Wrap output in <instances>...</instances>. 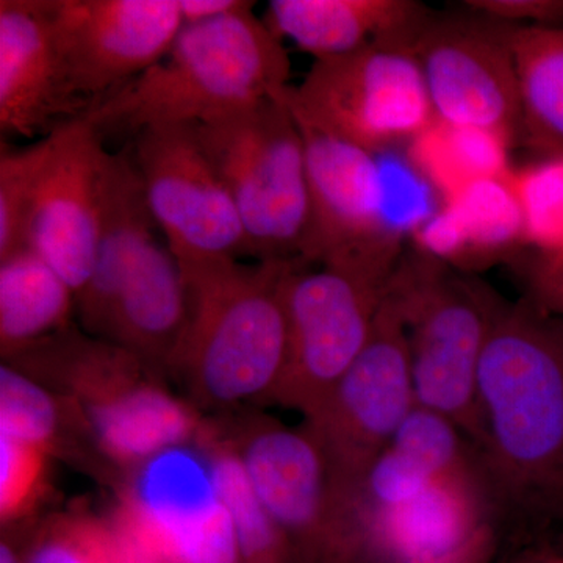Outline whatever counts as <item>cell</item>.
I'll list each match as a JSON object with an SVG mask.
<instances>
[{
    "label": "cell",
    "mask_w": 563,
    "mask_h": 563,
    "mask_svg": "<svg viewBox=\"0 0 563 563\" xmlns=\"http://www.w3.org/2000/svg\"><path fill=\"white\" fill-rule=\"evenodd\" d=\"M563 288V252L551 257H537L529 272V295L537 292L562 290Z\"/></svg>",
    "instance_id": "obj_35"
},
{
    "label": "cell",
    "mask_w": 563,
    "mask_h": 563,
    "mask_svg": "<svg viewBox=\"0 0 563 563\" xmlns=\"http://www.w3.org/2000/svg\"><path fill=\"white\" fill-rule=\"evenodd\" d=\"M132 155L155 225L180 265L250 255L239 211L195 125L141 129Z\"/></svg>",
    "instance_id": "obj_12"
},
{
    "label": "cell",
    "mask_w": 563,
    "mask_h": 563,
    "mask_svg": "<svg viewBox=\"0 0 563 563\" xmlns=\"http://www.w3.org/2000/svg\"><path fill=\"white\" fill-rule=\"evenodd\" d=\"M62 128V125H60ZM60 128L20 151L0 157V258L25 247L29 218L46 176Z\"/></svg>",
    "instance_id": "obj_29"
},
{
    "label": "cell",
    "mask_w": 563,
    "mask_h": 563,
    "mask_svg": "<svg viewBox=\"0 0 563 563\" xmlns=\"http://www.w3.org/2000/svg\"><path fill=\"white\" fill-rule=\"evenodd\" d=\"M510 173L470 185L421 218L412 229L418 254L473 268L525 246L523 217Z\"/></svg>",
    "instance_id": "obj_21"
},
{
    "label": "cell",
    "mask_w": 563,
    "mask_h": 563,
    "mask_svg": "<svg viewBox=\"0 0 563 563\" xmlns=\"http://www.w3.org/2000/svg\"><path fill=\"white\" fill-rule=\"evenodd\" d=\"M296 120L306 144L310 196L301 261L309 265L401 261V236L388 221L377 155Z\"/></svg>",
    "instance_id": "obj_14"
},
{
    "label": "cell",
    "mask_w": 563,
    "mask_h": 563,
    "mask_svg": "<svg viewBox=\"0 0 563 563\" xmlns=\"http://www.w3.org/2000/svg\"><path fill=\"white\" fill-rule=\"evenodd\" d=\"M77 95L91 110L168 54L184 29L179 0H47Z\"/></svg>",
    "instance_id": "obj_15"
},
{
    "label": "cell",
    "mask_w": 563,
    "mask_h": 563,
    "mask_svg": "<svg viewBox=\"0 0 563 563\" xmlns=\"http://www.w3.org/2000/svg\"><path fill=\"white\" fill-rule=\"evenodd\" d=\"M518 87L520 140L539 155L563 154V25L509 27Z\"/></svg>",
    "instance_id": "obj_24"
},
{
    "label": "cell",
    "mask_w": 563,
    "mask_h": 563,
    "mask_svg": "<svg viewBox=\"0 0 563 563\" xmlns=\"http://www.w3.org/2000/svg\"><path fill=\"white\" fill-rule=\"evenodd\" d=\"M551 562H553V563H563V558H551Z\"/></svg>",
    "instance_id": "obj_38"
},
{
    "label": "cell",
    "mask_w": 563,
    "mask_h": 563,
    "mask_svg": "<svg viewBox=\"0 0 563 563\" xmlns=\"http://www.w3.org/2000/svg\"><path fill=\"white\" fill-rule=\"evenodd\" d=\"M528 298L539 303L547 312L563 317V288L562 290L537 292V295H529Z\"/></svg>",
    "instance_id": "obj_36"
},
{
    "label": "cell",
    "mask_w": 563,
    "mask_h": 563,
    "mask_svg": "<svg viewBox=\"0 0 563 563\" xmlns=\"http://www.w3.org/2000/svg\"><path fill=\"white\" fill-rule=\"evenodd\" d=\"M514 143L501 133L433 120L407 144V158L443 202L476 181L512 172Z\"/></svg>",
    "instance_id": "obj_25"
},
{
    "label": "cell",
    "mask_w": 563,
    "mask_h": 563,
    "mask_svg": "<svg viewBox=\"0 0 563 563\" xmlns=\"http://www.w3.org/2000/svg\"><path fill=\"white\" fill-rule=\"evenodd\" d=\"M474 444L492 504L563 517V317L503 301L477 377Z\"/></svg>",
    "instance_id": "obj_1"
},
{
    "label": "cell",
    "mask_w": 563,
    "mask_h": 563,
    "mask_svg": "<svg viewBox=\"0 0 563 563\" xmlns=\"http://www.w3.org/2000/svg\"><path fill=\"white\" fill-rule=\"evenodd\" d=\"M432 11L415 0H273L263 21L314 60L368 47L413 52Z\"/></svg>",
    "instance_id": "obj_18"
},
{
    "label": "cell",
    "mask_w": 563,
    "mask_h": 563,
    "mask_svg": "<svg viewBox=\"0 0 563 563\" xmlns=\"http://www.w3.org/2000/svg\"><path fill=\"white\" fill-rule=\"evenodd\" d=\"M390 446L420 463L433 479L485 484L476 451L443 415L415 406Z\"/></svg>",
    "instance_id": "obj_27"
},
{
    "label": "cell",
    "mask_w": 563,
    "mask_h": 563,
    "mask_svg": "<svg viewBox=\"0 0 563 563\" xmlns=\"http://www.w3.org/2000/svg\"><path fill=\"white\" fill-rule=\"evenodd\" d=\"M113 523L136 563H240L235 529L199 442L132 470Z\"/></svg>",
    "instance_id": "obj_9"
},
{
    "label": "cell",
    "mask_w": 563,
    "mask_h": 563,
    "mask_svg": "<svg viewBox=\"0 0 563 563\" xmlns=\"http://www.w3.org/2000/svg\"><path fill=\"white\" fill-rule=\"evenodd\" d=\"M155 229L132 152L111 154L95 263L77 298L76 310L88 335L101 339L121 282L155 239Z\"/></svg>",
    "instance_id": "obj_22"
},
{
    "label": "cell",
    "mask_w": 563,
    "mask_h": 563,
    "mask_svg": "<svg viewBox=\"0 0 563 563\" xmlns=\"http://www.w3.org/2000/svg\"><path fill=\"white\" fill-rule=\"evenodd\" d=\"M198 442L209 457L218 492L231 514L240 563H302L287 533L258 501L239 455L214 420H209Z\"/></svg>",
    "instance_id": "obj_26"
},
{
    "label": "cell",
    "mask_w": 563,
    "mask_h": 563,
    "mask_svg": "<svg viewBox=\"0 0 563 563\" xmlns=\"http://www.w3.org/2000/svg\"><path fill=\"white\" fill-rule=\"evenodd\" d=\"M290 58L254 7L184 25L172 49L139 79L88 111L98 128L139 132L158 124H203L279 99L291 85Z\"/></svg>",
    "instance_id": "obj_4"
},
{
    "label": "cell",
    "mask_w": 563,
    "mask_h": 563,
    "mask_svg": "<svg viewBox=\"0 0 563 563\" xmlns=\"http://www.w3.org/2000/svg\"><path fill=\"white\" fill-rule=\"evenodd\" d=\"M391 284L406 318L418 406L453 421L474 448L477 377L503 299L418 252L402 255Z\"/></svg>",
    "instance_id": "obj_6"
},
{
    "label": "cell",
    "mask_w": 563,
    "mask_h": 563,
    "mask_svg": "<svg viewBox=\"0 0 563 563\" xmlns=\"http://www.w3.org/2000/svg\"><path fill=\"white\" fill-rule=\"evenodd\" d=\"M90 110L63 62L47 0H0L2 132L43 139Z\"/></svg>",
    "instance_id": "obj_17"
},
{
    "label": "cell",
    "mask_w": 563,
    "mask_h": 563,
    "mask_svg": "<svg viewBox=\"0 0 563 563\" xmlns=\"http://www.w3.org/2000/svg\"><path fill=\"white\" fill-rule=\"evenodd\" d=\"M68 412L57 395L11 363L0 366V435L36 444L49 453L60 446Z\"/></svg>",
    "instance_id": "obj_28"
},
{
    "label": "cell",
    "mask_w": 563,
    "mask_h": 563,
    "mask_svg": "<svg viewBox=\"0 0 563 563\" xmlns=\"http://www.w3.org/2000/svg\"><path fill=\"white\" fill-rule=\"evenodd\" d=\"M433 117L520 139V87L509 25L468 14H431L413 49Z\"/></svg>",
    "instance_id": "obj_13"
},
{
    "label": "cell",
    "mask_w": 563,
    "mask_h": 563,
    "mask_svg": "<svg viewBox=\"0 0 563 563\" xmlns=\"http://www.w3.org/2000/svg\"><path fill=\"white\" fill-rule=\"evenodd\" d=\"M0 563H22V554L14 550L10 540H2L0 544Z\"/></svg>",
    "instance_id": "obj_37"
},
{
    "label": "cell",
    "mask_w": 563,
    "mask_h": 563,
    "mask_svg": "<svg viewBox=\"0 0 563 563\" xmlns=\"http://www.w3.org/2000/svg\"><path fill=\"white\" fill-rule=\"evenodd\" d=\"M52 453L36 444L0 435V521L20 523L35 512L47 487Z\"/></svg>",
    "instance_id": "obj_32"
},
{
    "label": "cell",
    "mask_w": 563,
    "mask_h": 563,
    "mask_svg": "<svg viewBox=\"0 0 563 563\" xmlns=\"http://www.w3.org/2000/svg\"><path fill=\"white\" fill-rule=\"evenodd\" d=\"M57 395L74 428L120 468H139L198 442L206 418L163 387L140 358L107 340L66 329L3 361Z\"/></svg>",
    "instance_id": "obj_3"
},
{
    "label": "cell",
    "mask_w": 563,
    "mask_h": 563,
    "mask_svg": "<svg viewBox=\"0 0 563 563\" xmlns=\"http://www.w3.org/2000/svg\"><path fill=\"white\" fill-rule=\"evenodd\" d=\"M254 5L255 2H246V0H179L184 25L220 20Z\"/></svg>",
    "instance_id": "obj_34"
},
{
    "label": "cell",
    "mask_w": 563,
    "mask_h": 563,
    "mask_svg": "<svg viewBox=\"0 0 563 563\" xmlns=\"http://www.w3.org/2000/svg\"><path fill=\"white\" fill-rule=\"evenodd\" d=\"M415 406L406 318L390 280L365 350L302 422L324 455L333 498L355 543L354 506L363 481Z\"/></svg>",
    "instance_id": "obj_7"
},
{
    "label": "cell",
    "mask_w": 563,
    "mask_h": 563,
    "mask_svg": "<svg viewBox=\"0 0 563 563\" xmlns=\"http://www.w3.org/2000/svg\"><path fill=\"white\" fill-rule=\"evenodd\" d=\"M195 129L235 203L251 257L301 258L310 221L309 177L306 144L287 95Z\"/></svg>",
    "instance_id": "obj_5"
},
{
    "label": "cell",
    "mask_w": 563,
    "mask_h": 563,
    "mask_svg": "<svg viewBox=\"0 0 563 563\" xmlns=\"http://www.w3.org/2000/svg\"><path fill=\"white\" fill-rule=\"evenodd\" d=\"M214 422L302 563H361L333 498L324 455L303 426L291 428L262 412L224 415Z\"/></svg>",
    "instance_id": "obj_10"
},
{
    "label": "cell",
    "mask_w": 563,
    "mask_h": 563,
    "mask_svg": "<svg viewBox=\"0 0 563 563\" xmlns=\"http://www.w3.org/2000/svg\"><path fill=\"white\" fill-rule=\"evenodd\" d=\"M90 114L66 122L29 218L25 246L79 298L95 263L111 152Z\"/></svg>",
    "instance_id": "obj_16"
},
{
    "label": "cell",
    "mask_w": 563,
    "mask_h": 563,
    "mask_svg": "<svg viewBox=\"0 0 563 563\" xmlns=\"http://www.w3.org/2000/svg\"><path fill=\"white\" fill-rule=\"evenodd\" d=\"M298 261L180 265L188 321L169 376L199 412L272 404L287 361L285 284Z\"/></svg>",
    "instance_id": "obj_2"
},
{
    "label": "cell",
    "mask_w": 563,
    "mask_h": 563,
    "mask_svg": "<svg viewBox=\"0 0 563 563\" xmlns=\"http://www.w3.org/2000/svg\"><path fill=\"white\" fill-rule=\"evenodd\" d=\"M22 563H133L111 521L87 514L52 517L33 536Z\"/></svg>",
    "instance_id": "obj_31"
},
{
    "label": "cell",
    "mask_w": 563,
    "mask_h": 563,
    "mask_svg": "<svg viewBox=\"0 0 563 563\" xmlns=\"http://www.w3.org/2000/svg\"><path fill=\"white\" fill-rule=\"evenodd\" d=\"M187 321L180 263L155 236L121 282L101 339L131 352L158 377L169 376Z\"/></svg>",
    "instance_id": "obj_20"
},
{
    "label": "cell",
    "mask_w": 563,
    "mask_h": 563,
    "mask_svg": "<svg viewBox=\"0 0 563 563\" xmlns=\"http://www.w3.org/2000/svg\"><path fill=\"white\" fill-rule=\"evenodd\" d=\"M490 504L484 484L435 481L421 495L363 521L362 562L417 563L453 553L488 525Z\"/></svg>",
    "instance_id": "obj_19"
},
{
    "label": "cell",
    "mask_w": 563,
    "mask_h": 563,
    "mask_svg": "<svg viewBox=\"0 0 563 563\" xmlns=\"http://www.w3.org/2000/svg\"><path fill=\"white\" fill-rule=\"evenodd\" d=\"M76 292L31 247L0 258V350L3 361L70 328Z\"/></svg>",
    "instance_id": "obj_23"
},
{
    "label": "cell",
    "mask_w": 563,
    "mask_h": 563,
    "mask_svg": "<svg viewBox=\"0 0 563 563\" xmlns=\"http://www.w3.org/2000/svg\"><path fill=\"white\" fill-rule=\"evenodd\" d=\"M521 217L525 244L537 257L563 252V154L539 155L510 173Z\"/></svg>",
    "instance_id": "obj_30"
},
{
    "label": "cell",
    "mask_w": 563,
    "mask_h": 563,
    "mask_svg": "<svg viewBox=\"0 0 563 563\" xmlns=\"http://www.w3.org/2000/svg\"><path fill=\"white\" fill-rule=\"evenodd\" d=\"M287 99L299 120L376 155L407 146L435 120L420 63L402 49L314 60Z\"/></svg>",
    "instance_id": "obj_11"
},
{
    "label": "cell",
    "mask_w": 563,
    "mask_h": 563,
    "mask_svg": "<svg viewBox=\"0 0 563 563\" xmlns=\"http://www.w3.org/2000/svg\"><path fill=\"white\" fill-rule=\"evenodd\" d=\"M465 9L509 27L563 25V0H466Z\"/></svg>",
    "instance_id": "obj_33"
},
{
    "label": "cell",
    "mask_w": 563,
    "mask_h": 563,
    "mask_svg": "<svg viewBox=\"0 0 563 563\" xmlns=\"http://www.w3.org/2000/svg\"><path fill=\"white\" fill-rule=\"evenodd\" d=\"M399 262L298 261L285 284L287 361L272 404L312 417L372 336Z\"/></svg>",
    "instance_id": "obj_8"
}]
</instances>
